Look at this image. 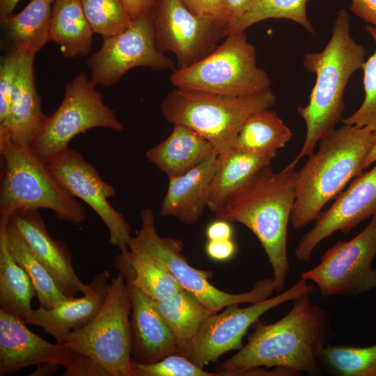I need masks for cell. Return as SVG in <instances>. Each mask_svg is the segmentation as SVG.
Masks as SVG:
<instances>
[{"mask_svg":"<svg viewBox=\"0 0 376 376\" xmlns=\"http://www.w3.org/2000/svg\"><path fill=\"white\" fill-rule=\"evenodd\" d=\"M36 295L29 275L9 252L4 228L0 226V309L25 320L33 311Z\"/></svg>","mask_w":376,"mask_h":376,"instance_id":"obj_29","label":"cell"},{"mask_svg":"<svg viewBox=\"0 0 376 376\" xmlns=\"http://www.w3.org/2000/svg\"><path fill=\"white\" fill-rule=\"evenodd\" d=\"M36 54L21 55L7 120L0 125V142L29 146L45 120L34 77Z\"/></svg>","mask_w":376,"mask_h":376,"instance_id":"obj_21","label":"cell"},{"mask_svg":"<svg viewBox=\"0 0 376 376\" xmlns=\"http://www.w3.org/2000/svg\"><path fill=\"white\" fill-rule=\"evenodd\" d=\"M218 153L214 151L201 164L178 177L169 178L167 191L159 210L187 225L198 222L207 207Z\"/></svg>","mask_w":376,"mask_h":376,"instance_id":"obj_22","label":"cell"},{"mask_svg":"<svg viewBox=\"0 0 376 376\" xmlns=\"http://www.w3.org/2000/svg\"><path fill=\"white\" fill-rule=\"evenodd\" d=\"M24 320L0 309V376L30 366L55 363L65 376H109L88 357L33 333Z\"/></svg>","mask_w":376,"mask_h":376,"instance_id":"obj_13","label":"cell"},{"mask_svg":"<svg viewBox=\"0 0 376 376\" xmlns=\"http://www.w3.org/2000/svg\"><path fill=\"white\" fill-rule=\"evenodd\" d=\"M350 11L376 28V0H351Z\"/></svg>","mask_w":376,"mask_h":376,"instance_id":"obj_40","label":"cell"},{"mask_svg":"<svg viewBox=\"0 0 376 376\" xmlns=\"http://www.w3.org/2000/svg\"><path fill=\"white\" fill-rule=\"evenodd\" d=\"M252 326L246 343L217 366L222 376H242L258 367L319 373L318 352L333 332L327 311L313 303L309 294L295 299L278 321L267 324L259 319Z\"/></svg>","mask_w":376,"mask_h":376,"instance_id":"obj_1","label":"cell"},{"mask_svg":"<svg viewBox=\"0 0 376 376\" xmlns=\"http://www.w3.org/2000/svg\"><path fill=\"white\" fill-rule=\"evenodd\" d=\"M375 162H376V141L363 162L362 169L364 170L367 169L369 166H370L371 164Z\"/></svg>","mask_w":376,"mask_h":376,"instance_id":"obj_46","label":"cell"},{"mask_svg":"<svg viewBox=\"0 0 376 376\" xmlns=\"http://www.w3.org/2000/svg\"><path fill=\"white\" fill-rule=\"evenodd\" d=\"M54 0H31L19 13L3 23L11 41L13 52L36 54L50 41L49 29Z\"/></svg>","mask_w":376,"mask_h":376,"instance_id":"obj_27","label":"cell"},{"mask_svg":"<svg viewBox=\"0 0 376 376\" xmlns=\"http://www.w3.org/2000/svg\"><path fill=\"white\" fill-rule=\"evenodd\" d=\"M212 53L170 77L176 88L243 97L270 88L271 79L257 65L256 50L244 31L230 32Z\"/></svg>","mask_w":376,"mask_h":376,"instance_id":"obj_7","label":"cell"},{"mask_svg":"<svg viewBox=\"0 0 376 376\" xmlns=\"http://www.w3.org/2000/svg\"><path fill=\"white\" fill-rule=\"evenodd\" d=\"M0 222L22 237L66 296L75 297L88 291L89 285L81 281L73 268L70 250L52 237L38 210H16Z\"/></svg>","mask_w":376,"mask_h":376,"instance_id":"obj_18","label":"cell"},{"mask_svg":"<svg viewBox=\"0 0 376 376\" xmlns=\"http://www.w3.org/2000/svg\"><path fill=\"white\" fill-rule=\"evenodd\" d=\"M3 226L8 249L14 260L25 270L35 288L40 306L51 309L72 297L61 291L52 276L32 253L20 235Z\"/></svg>","mask_w":376,"mask_h":376,"instance_id":"obj_31","label":"cell"},{"mask_svg":"<svg viewBox=\"0 0 376 376\" xmlns=\"http://www.w3.org/2000/svg\"><path fill=\"white\" fill-rule=\"evenodd\" d=\"M109 276L107 270L98 272L83 296L72 297L51 309L39 306L24 322L42 328L61 345L70 332L86 325L99 312L107 296Z\"/></svg>","mask_w":376,"mask_h":376,"instance_id":"obj_20","label":"cell"},{"mask_svg":"<svg viewBox=\"0 0 376 376\" xmlns=\"http://www.w3.org/2000/svg\"><path fill=\"white\" fill-rule=\"evenodd\" d=\"M272 160L235 147L218 154L207 208L219 213L233 195Z\"/></svg>","mask_w":376,"mask_h":376,"instance_id":"obj_24","label":"cell"},{"mask_svg":"<svg viewBox=\"0 0 376 376\" xmlns=\"http://www.w3.org/2000/svg\"><path fill=\"white\" fill-rule=\"evenodd\" d=\"M314 286L301 278L290 288L266 299L240 308L230 304L220 313L210 315L203 321L195 338L182 354L201 368L217 361L232 350H240L248 329L268 311L304 295Z\"/></svg>","mask_w":376,"mask_h":376,"instance_id":"obj_12","label":"cell"},{"mask_svg":"<svg viewBox=\"0 0 376 376\" xmlns=\"http://www.w3.org/2000/svg\"><path fill=\"white\" fill-rule=\"evenodd\" d=\"M276 97L269 88L243 97H232L175 88L161 103L164 118L182 124L207 139L218 154L235 146L246 119L255 111L270 108Z\"/></svg>","mask_w":376,"mask_h":376,"instance_id":"obj_6","label":"cell"},{"mask_svg":"<svg viewBox=\"0 0 376 376\" xmlns=\"http://www.w3.org/2000/svg\"><path fill=\"white\" fill-rule=\"evenodd\" d=\"M375 141L376 134L367 128L343 124L319 141L318 151L298 171L290 216L294 229L315 221L323 207L362 173Z\"/></svg>","mask_w":376,"mask_h":376,"instance_id":"obj_4","label":"cell"},{"mask_svg":"<svg viewBox=\"0 0 376 376\" xmlns=\"http://www.w3.org/2000/svg\"><path fill=\"white\" fill-rule=\"evenodd\" d=\"M134 376H221L219 372H207L188 358L172 354L153 363L132 361Z\"/></svg>","mask_w":376,"mask_h":376,"instance_id":"obj_36","label":"cell"},{"mask_svg":"<svg viewBox=\"0 0 376 376\" xmlns=\"http://www.w3.org/2000/svg\"><path fill=\"white\" fill-rule=\"evenodd\" d=\"M141 227L132 237L129 250L146 254L162 263L180 286L194 294L212 313L234 304H254L272 296L275 291L273 279L257 281L246 292L231 294L214 286L210 279L212 272L191 266L182 255V242L176 238L161 237L157 232L153 210H141Z\"/></svg>","mask_w":376,"mask_h":376,"instance_id":"obj_9","label":"cell"},{"mask_svg":"<svg viewBox=\"0 0 376 376\" xmlns=\"http://www.w3.org/2000/svg\"><path fill=\"white\" fill-rule=\"evenodd\" d=\"M95 86L84 72L66 84L61 104L47 116L29 145L42 161L47 164L54 161L70 148L74 137L90 129L103 127L118 132L124 130Z\"/></svg>","mask_w":376,"mask_h":376,"instance_id":"obj_10","label":"cell"},{"mask_svg":"<svg viewBox=\"0 0 376 376\" xmlns=\"http://www.w3.org/2000/svg\"><path fill=\"white\" fill-rule=\"evenodd\" d=\"M295 168L289 164L278 172L271 165L261 169L215 214L245 226L256 235L271 265L279 293L285 290L290 269L287 232L295 201L298 171Z\"/></svg>","mask_w":376,"mask_h":376,"instance_id":"obj_2","label":"cell"},{"mask_svg":"<svg viewBox=\"0 0 376 376\" xmlns=\"http://www.w3.org/2000/svg\"><path fill=\"white\" fill-rule=\"evenodd\" d=\"M87 63L95 86H111L139 66L175 70V63L157 47L150 9L132 19L121 32L103 39L101 48Z\"/></svg>","mask_w":376,"mask_h":376,"instance_id":"obj_14","label":"cell"},{"mask_svg":"<svg viewBox=\"0 0 376 376\" xmlns=\"http://www.w3.org/2000/svg\"><path fill=\"white\" fill-rule=\"evenodd\" d=\"M19 0H0V19L1 22L13 15Z\"/></svg>","mask_w":376,"mask_h":376,"instance_id":"obj_44","label":"cell"},{"mask_svg":"<svg viewBox=\"0 0 376 376\" xmlns=\"http://www.w3.org/2000/svg\"><path fill=\"white\" fill-rule=\"evenodd\" d=\"M47 166L74 197L84 201L98 215L109 231L110 243L120 252L128 251L132 237L130 226L109 202L116 194L115 188L102 178L96 168L70 148Z\"/></svg>","mask_w":376,"mask_h":376,"instance_id":"obj_16","label":"cell"},{"mask_svg":"<svg viewBox=\"0 0 376 376\" xmlns=\"http://www.w3.org/2000/svg\"><path fill=\"white\" fill-rule=\"evenodd\" d=\"M376 45V28L366 26ZM364 99L352 115L342 120L343 124L367 128L376 134V49L362 66Z\"/></svg>","mask_w":376,"mask_h":376,"instance_id":"obj_35","label":"cell"},{"mask_svg":"<svg viewBox=\"0 0 376 376\" xmlns=\"http://www.w3.org/2000/svg\"><path fill=\"white\" fill-rule=\"evenodd\" d=\"M365 61V49L350 34V18L340 9L334 21L331 38L320 52L306 53L303 65L316 79L307 105L297 109L306 125V137L297 156L290 163L295 166L314 152L319 141L331 133L341 119L344 93L349 79Z\"/></svg>","mask_w":376,"mask_h":376,"instance_id":"obj_3","label":"cell"},{"mask_svg":"<svg viewBox=\"0 0 376 376\" xmlns=\"http://www.w3.org/2000/svg\"><path fill=\"white\" fill-rule=\"evenodd\" d=\"M236 245L233 239L208 240L205 252L209 258L218 262H225L233 257L236 253Z\"/></svg>","mask_w":376,"mask_h":376,"instance_id":"obj_39","label":"cell"},{"mask_svg":"<svg viewBox=\"0 0 376 376\" xmlns=\"http://www.w3.org/2000/svg\"><path fill=\"white\" fill-rule=\"evenodd\" d=\"M150 11L157 48L174 54L179 68L209 55L226 36V26L192 13L182 0H153Z\"/></svg>","mask_w":376,"mask_h":376,"instance_id":"obj_15","label":"cell"},{"mask_svg":"<svg viewBox=\"0 0 376 376\" xmlns=\"http://www.w3.org/2000/svg\"><path fill=\"white\" fill-rule=\"evenodd\" d=\"M85 17L93 33L103 39L113 36L132 22L123 0H80Z\"/></svg>","mask_w":376,"mask_h":376,"instance_id":"obj_34","label":"cell"},{"mask_svg":"<svg viewBox=\"0 0 376 376\" xmlns=\"http://www.w3.org/2000/svg\"><path fill=\"white\" fill-rule=\"evenodd\" d=\"M132 19L149 10L153 0H123Z\"/></svg>","mask_w":376,"mask_h":376,"instance_id":"obj_43","label":"cell"},{"mask_svg":"<svg viewBox=\"0 0 376 376\" xmlns=\"http://www.w3.org/2000/svg\"><path fill=\"white\" fill-rule=\"evenodd\" d=\"M126 282L132 303V361L153 363L177 354L175 337L159 313L155 301L132 283Z\"/></svg>","mask_w":376,"mask_h":376,"instance_id":"obj_19","label":"cell"},{"mask_svg":"<svg viewBox=\"0 0 376 376\" xmlns=\"http://www.w3.org/2000/svg\"><path fill=\"white\" fill-rule=\"evenodd\" d=\"M185 6L196 15L210 19L226 27V35L230 24V17L225 0H182Z\"/></svg>","mask_w":376,"mask_h":376,"instance_id":"obj_38","label":"cell"},{"mask_svg":"<svg viewBox=\"0 0 376 376\" xmlns=\"http://www.w3.org/2000/svg\"><path fill=\"white\" fill-rule=\"evenodd\" d=\"M60 365L55 363H45L38 366L37 370L31 375H49L53 374Z\"/></svg>","mask_w":376,"mask_h":376,"instance_id":"obj_45","label":"cell"},{"mask_svg":"<svg viewBox=\"0 0 376 376\" xmlns=\"http://www.w3.org/2000/svg\"><path fill=\"white\" fill-rule=\"evenodd\" d=\"M21 55L13 52L0 65V125L8 119L12 95L17 76Z\"/></svg>","mask_w":376,"mask_h":376,"instance_id":"obj_37","label":"cell"},{"mask_svg":"<svg viewBox=\"0 0 376 376\" xmlns=\"http://www.w3.org/2000/svg\"><path fill=\"white\" fill-rule=\"evenodd\" d=\"M230 221L216 218L210 222L206 229L205 235L208 240L233 239V230Z\"/></svg>","mask_w":376,"mask_h":376,"instance_id":"obj_41","label":"cell"},{"mask_svg":"<svg viewBox=\"0 0 376 376\" xmlns=\"http://www.w3.org/2000/svg\"><path fill=\"white\" fill-rule=\"evenodd\" d=\"M0 153L5 165L0 189V219L20 209H47L58 219L73 225L86 219L84 206L29 146L11 141Z\"/></svg>","mask_w":376,"mask_h":376,"instance_id":"obj_5","label":"cell"},{"mask_svg":"<svg viewBox=\"0 0 376 376\" xmlns=\"http://www.w3.org/2000/svg\"><path fill=\"white\" fill-rule=\"evenodd\" d=\"M113 265L127 281L155 301L167 299L183 289L162 263L146 254L120 252Z\"/></svg>","mask_w":376,"mask_h":376,"instance_id":"obj_25","label":"cell"},{"mask_svg":"<svg viewBox=\"0 0 376 376\" xmlns=\"http://www.w3.org/2000/svg\"><path fill=\"white\" fill-rule=\"evenodd\" d=\"M376 215L349 241H339L320 258V263L300 278L315 283L323 297H357L376 288Z\"/></svg>","mask_w":376,"mask_h":376,"instance_id":"obj_11","label":"cell"},{"mask_svg":"<svg viewBox=\"0 0 376 376\" xmlns=\"http://www.w3.org/2000/svg\"><path fill=\"white\" fill-rule=\"evenodd\" d=\"M309 0H253L246 10L229 26L230 32L244 31L252 25L269 19H285L315 34L308 20L306 5Z\"/></svg>","mask_w":376,"mask_h":376,"instance_id":"obj_32","label":"cell"},{"mask_svg":"<svg viewBox=\"0 0 376 376\" xmlns=\"http://www.w3.org/2000/svg\"><path fill=\"white\" fill-rule=\"evenodd\" d=\"M213 146L189 127L175 124L171 134L146 152L147 159L169 178L183 175L209 157Z\"/></svg>","mask_w":376,"mask_h":376,"instance_id":"obj_23","label":"cell"},{"mask_svg":"<svg viewBox=\"0 0 376 376\" xmlns=\"http://www.w3.org/2000/svg\"><path fill=\"white\" fill-rule=\"evenodd\" d=\"M132 303L120 272L110 279L104 302L94 318L70 332L61 344L84 354L109 376H134L132 367Z\"/></svg>","mask_w":376,"mask_h":376,"instance_id":"obj_8","label":"cell"},{"mask_svg":"<svg viewBox=\"0 0 376 376\" xmlns=\"http://www.w3.org/2000/svg\"><path fill=\"white\" fill-rule=\"evenodd\" d=\"M253 1V0H225L230 19L228 28L246 10Z\"/></svg>","mask_w":376,"mask_h":376,"instance_id":"obj_42","label":"cell"},{"mask_svg":"<svg viewBox=\"0 0 376 376\" xmlns=\"http://www.w3.org/2000/svg\"><path fill=\"white\" fill-rule=\"evenodd\" d=\"M375 215L376 162L370 171L357 175L331 206L320 214L313 228L299 240L294 250L295 257L308 262L320 242L337 231L347 234Z\"/></svg>","mask_w":376,"mask_h":376,"instance_id":"obj_17","label":"cell"},{"mask_svg":"<svg viewBox=\"0 0 376 376\" xmlns=\"http://www.w3.org/2000/svg\"><path fill=\"white\" fill-rule=\"evenodd\" d=\"M93 31L85 17L80 0H54L49 38L66 58L87 54L93 43Z\"/></svg>","mask_w":376,"mask_h":376,"instance_id":"obj_26","label":"cell"},{"mask_svg":"<svg viewBox=\"0 0 376 376\" xmlns=\"http://www.w3.org/2000/svg\"><path fill=\"white\" fill-rule=\"evenodd\" d=\"M263 108L252 113L243 123L235 148L273 159L292 136L278 114Z\"/></svg>","mask_w":376,"mask_h":376,"instance_id":"obj_28","label":"cell"},{"mask_svg":"<svg viewBox=\"0 0 376 376\" xmlns=\"http://www.w3.org/2000/svg\"><path fill=\"white\" fill-rule=\"evenodd\" d=\"M318 359L339 376H376V344L367 347L324 345Z\"/></svg>","mask_w":376,"mask_h":376,"instance_id":"obj_33","label":"cell"},{"mask_svg":"<svg viewBox=\"0 0 376 376\" xmlns=\"http://www.w3.org/2000/svg\"><path fill=\"white\" fill-rule=\"evenodd\" d=\"M155 304L175 337L177 354L180 355L190 346L205 318L214 313L194 294L185 289Z\"/></svg>","mask_w":376,"mask_h":376,"instance_id":"obj_30","label":"cell"}]
</instances>
